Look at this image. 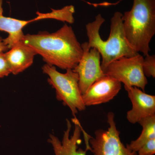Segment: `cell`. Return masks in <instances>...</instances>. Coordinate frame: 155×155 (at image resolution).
Wrapping results in <instances>:
<instances>
[{"mask_svg":"<svg viewBox=\"0 0 155 155\" xmlns=\"http://www.w3.org/2000/svg\"><path fill=\"white\" fill-rule=\"evenodd\" d=\"M123 14L117 11L111 19L110 31L107 40H103L100 34L101 26L105 19L101 14L96 16L93 22L86 25L87 42L88 48L97 49L102 58L101 67L104 72L111 63L122 58H130L139 54L131 48L125 37L122 17Z\"/></svg>","mask_w":155,"mask_h":155,"instance_id":"2","label":"cell"},{"mask_svg":"<svg viewBox=\"0 0 155 155\" xmlns=\"http://www.w3.org/2000/svg\"><path fill=\"white\" fill-rule=\"evenodd\" d=\"M9 50L8 47L6 45L3 41V39L0 37V53L4 52Z\"/></svg>","mask_w":155,"mask_h":155,"instance_id":"17","label":"cell"},{"mask_svg":"<svg viewBox=\"0 0 155 155\" xmlns=\"http://www.w3.org/2000/svg\"><path fill=\"white\" fill-rule=\"evenodd\" d=\"M132 103V109L127 112L126 118L134 124L142 119L155 116V96L145 93L136 87L125 88Z\"/></svg>","mask_w":155,"mask_h":155,"instance_id":"10","label":"cell"},{"mask_svg":"<svg viewBox=\"0 0 155 155\" xmlns=\"http://www.w3.org/2000/svg\"><path fill=\"white\" fill-rule=\"evenodd\" d=\"M122 19L131 48L143 56L149 54L150 42L155 34V0H133L132 8L124 13Z\"/></svg>","mask_w":155,"mask_h":155,"instance_id":"3","label":"cell"},{"mask_svg":"<svg viewBox=\"0 0 155 155\" xmlns=\"http://www.w3.org/2000/svg\"><path fill=\"white\" fill-rule=\"evenodd\" d=\"M114 117V113L109 112L107 130L98 129L95 131L94 137H91L89 140L90 151L94 155H138L121 141Z\"/></svg>","mask_w":155,"mask_h":155,"instance_id":"6","label":"cell"},{"mask_svg":"<svg viewBox=\"0 0 155 155\" xmlns=\"http://www.w3.org/2000/svg\"><path fill=\"white\" fill-rule=\"evenodd\" d=\"M83 55L79 63L73 69L79 77V88L84 94L93 83L105 75L101 67V54L95 48H88L87 42L81 44Z\"/></svg>","mask_w":155,"mask_h":155,"instance_id":"7","label":"cell"},{"mask_svg":"<svg viewBox=\"0 0 155 155\" xmlns=\"http://www.w3.org/2000/svg\"><path fill=\"white\" fill-rule=\"evenodd\" d=\"M121 88L120 81L105 74L96 81L82 95L84 104L86 107L107 103L119 94Z\"/></svg>","mask_w":155,"mask_h":155,"instance_id":"9","label":"cell"},{"mask_svg":"<svg viewBox=\"0 0 155 155\" xmlns=\"http://www.w3.org/2000/svg\"><path fill=\"white\" fill-rule=\"evenodd\" d=\"M138 123L142 127L141 134L137 139L126 145L128 148L136 152L147 142L155 138V116L142 119Z\"/></svg>","mask_w":155,"mask_h":155,"instance_id":"13","label":"cell"},{"mask_svg":"<svg viewBox=\"0 0 155 155\" xmlns=\"http://www.w3.org/2000/svg\"><path fill=\"white\" fill-rule=\"evenodd\" d=\"M3 0H0V31H4L8 34V37L3 39L5 44L10 49L18 43L22 41L25 35L22 29L30 22L43 19V16L40 13H37L38 16L29 20H20L3 15Z\"/></svg>","mask_w":155,"mask_h":155,"instance_id":"11","label":"cell"},{"mask_svg":"<svg viewBox=\"0 0 155 155\" xmlns=\"http://www.w3.org/2000/svg\"><path fill=\"white\" fill-rule=\"evenodd\" d=\"M22 41L40 55L46 64L64 70L74 69L83 50L71 26L65 24L52 33L40 31L25 35Z\"/></svg>","mask_w":155,"mask_h":155,"instance_id":"1","label":"cell"},{"mask_svg":"<svg viewBox=\"0 0 155 155\" xmlns=\"http://www.w3.org/2000/svg\"><path fill=\"white\" fill-rule=\"evenodd\" d=\"M143 58L140 54L120 58L108 65L104 72L124 84L125 88L136 87L144 91L148 81L143 71Z\"/></svg>","mask_w":155,"mask_h":155,"instance_id":"5","label":"cell"},{"mask_svg":"<svg viewBox=\"0 0 155 155\" xmlns=\"http://www.w3.org/2000/svg\"><path fill=\"white\" fill-rule=\"evenodd\" d=\"M75 124L73 133L70 135L72 125L69 119H67V128L64 130L62 140L56 136L50 134L48 142L51 145L55 155H86L87 150L78 148L81 143V136L82 128L76 117L72 119Z\"/></svg>","mask_w":155,"mask_h":155,"instance_id":"8","label":"cell"},{"mask_svg":"<svg viewBox=\"0 0 155 155\" xmlns=\"http://www.w3.org/2000/svg\"><path fill=\"white\" fill-rule=\"evenodd\" d=\"M142 69L145 76L146 77H155V55L149 54L143 58Z\"/></svg>","mask_w":155,"mask_h":155,"instance_id":"14","label":"cell"},{"mask_svg":"<svg viewBox=\"0 0 155 155\" xmlns=\"http://www.w3.org/2000/svg\"><path fill=\"white\" fill-rule=\"evenodd\" d=\"M42 70L48 75V82L55 90L56 98L69 108L74 117L78 111L85 110L78 84L79 77L76 72L68 69L66 73H61L55 67L47 64L43 66Z\"/></svg>","mask_w":155,"mask_h":155,"instance_id":"4","label":"cell"},{"mask_svg":"<svg viewBox=\"0 0 155 155\" xmlns=\"http://www.w3.org/2000/svg\"><path fill=\"white\" fill-rule=\"evenodd\" d=\"M5 54L11 73L14 75L30 67L33 64L35 56L37 55L32 48L25 45L22 41L17 43Z\"/></svg>","mask_w":155,"mask_h":155,"instance_id":"12","label":"cell"},{"mask_svg":"<svg viewBox=\"0 0 155 155\" xmlns=\"http://www.w3.org/2000/svg\"><path fill=\"white\" fill-rule=\"evenodd\" d=\"M11 73L10 67L6 60L5 53H0V78L8 76Z\"/></svg>","mask_w":155,"mask_h":155,"instance_id":"16","label":"cell"},{"mask_svg":"<svg viewBox=\"0 0 155 155\" xmlns=\"http://www.w3.org/2000/svg\"><path fill=\"white\" fill-rule=\"evenodd\" d=\"M138 155H154L155 153V138L150 140L137 151Z\"/></svg>","mask_w":155,"mask_h":155,"instance_id":"15","label":"cell"}]
</instances>
